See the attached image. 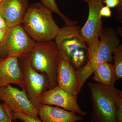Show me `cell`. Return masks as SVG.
<instances>
[{"label":"cell","mask_w":122,"mask_h":122,"mask_svg":"<svg viewBox=\"0 0 122 122\" xmlns=\"http://www.w3.org/2000/svg\"><path fill=\"white\" fill-rule=\"evenodd\" d=\"M2 1V0H0V4L1 2Z\"/></svg>","instance_id":"27"},{"label":"cell","mask_w":122,"mask_h":122,"mask_svg":"<svg viewBox=\"0 0 122 122\" xmlns=\"http://www.w3.org/2000/svg\"><path fill=\"white\" fill-rule=\"evenodd\" d=\"M93 73V80L104 86H114L117 81L113 65L111 63H101L96 67Z\"/></svg>","instance_id":"15"},{"label":"cell","mask_w":122,"mask_h":122,"mask_svg":"<svg viewBox=\"0 0 122 122\" xmlns=\"http://www.w3.org/2000/svg\"><path fill=\"white\" fill-rule=\"evenodd\" d=\"M116 122H122V96L116 103Z\"/></svg>","instance_id":"19"},{"label":"cell","mask_w":122,"mask_h":122,"mask_svg":"<svg viewBox=\"0 0 122 122\" xmlns=\"http://www.w3.org/2000/svg\"><path fill=\"white\" fill-rule=\"evenodd\" d=\"M0 100L7 104L13 113H20L39 119L38 111L29 100L26 92L10 85L0 87Z\"/></svg>","instance_id":"8"},{"label":"cell","mask_w":122,"mask_h":122,"mask_svg":"<svg viewBox=\"0 0 122 122\" xmlns=\"http://www.w3.org/2000/svg\"><path fill=\"white\" fill-rule=\"evenodd\" d=\"M113 65L117 80L122 78V45H119L113 52Z\"/></svg>","instance_id":"17"},{"label":"cell","mask_w":122,"mask_h":122,"mask_svg":"<svg viewBox=\"0 0 122 122\" xmlns=\"http://www.w3.org/2000/svg\"><path fill=\"white\" fill-rule=\"evenodd\" d=\"M61 55L53 41L36 42L29 54L30 66L36 71L45 74L50 89L57 86V71Z\"/></svg>","instance_id":"4"},{"label":"cell","mask_w":122,"mask_h":122,"mask_svg":"<svg viewBox=\"0 0 122 122\" xmlns=\"http://www.w3.org/2000/svg\"><path fill=\"white\" fill-rule=\"evenodd\" d=\"M38 115L43 122H76L83 119L82 116L72 112L42 104L39 107Z\"/></svg>","instance_id":"14"},{"label":"cell","mask_w":122,"mask_h":122,"mask_svg":"<svg viewBox=\"0 0 122 122\" xmlns=\"http://www.w3.org/2000/svg\"><path fill=\"white\" fill-rule=\"evenodd\" d=\"M83 0L85 1L86 2H87V1H89L91 0Z\"/></svg>","instance_id":"26"},{"label":"cell","mask_w":122,"mask_h":122,"mask_svg":"<svg viewBox=\"0 0 122 122\" xmlns=\"http://www.w3.org/2000/svg\"><path fill=\"white\" fill-rule=\"evenodd\" d=\"M35 42L21 25L10 28L0 43V57L18 58L24 56L30 52Z\"/></svg>","instance_id":"6"},{"label":"cell","mask_w":122,"mask_h":122,"mask_svg":"<svg viewBox=\"0 0 122 122\" xmlns=\"http://www.w3.org/2000/svg\"><path fill=\"white\" fill-rule=\"evenodd\" d=\"M8 107L5 103H0V122L5 119L8 113Z\"/></svg>","instance_id":"20"},{"label":"cell","mask_w":122,"mask_h":122,"mask_svg":"<svg viewBox=\"0 0 122 122\" xmlns=\"http://www.w3.org/2000/svg\"><path fill=\"white\" fill-rule=\"evenodd\" d=\"M99 38V44L97 47L87 50L88 60L87 63L75 70L78 81V94L98 66L103 62H113L114 51L120 45L118 33L112 27L105 28H103Z\"/></svg>","instance_id":"1"},{"label":"cell","mask_w":122,"mask_h":122,"mask_svg":"<svg viewBox=\"0 0 122 122\" xmlns=\"http://www.w3.org/2000/svg\"><path fill=\"white\" fill-rule=\"evenodd\" d=\"M41 4L44 5L52 12L58 14L68 26H74L77 25L78 21H74L70 20L66 15L61 12L58 7L56 0H39Z\"/></svg>","instance_id":"16"},{"label":"cell","mask_w":122,"mask_h":122,"mask_svg":"<svg viewBox=\"0 0 122 122\" xmlns=\"http://www.w3.org/2000/svg\"><path fill=\"white\" fill-rule=\"evenodd\" d=\"M5 33H5L2 30L0 29V43L2 42V41L4 39Z\"/></svg>","instance_id":"25"},{"label":"cell","mask_w":122,"mask_h":122,"mask_svg":"<svg viewBox=\"0 0 122 122\" xmlns=\"http://www.w3.org/2000/svg\"><path fill=\"white\" fill-rule=\"evenodd\" d=\"M103 2L110 8H115L119 5V0H103Z\"/></svg>","instance_id":"23"},{"label":"cell","mask_w":122,"mask_h":122,"mask_svg":"<svg viewBox=\"0 0 122 122\" xmlns=\"http://www.w3.org/2000/svg\"><path fill=\"white\" fill-rule=\"evenodd\" d=\"M13 116L14 122L17 119H20L24 122H43L39 119H36L22 113H13Z\"/></svg>","instance_id":"18"},{"label":"cell","mask_w":122,"mask_h":122,"mask_svg":"<svg viewBox=\"0 0 122 122\" xmlns=\"http://www.w3.org/2000/svg\"><path fill=\"white\" fill-rule=\"evenodd\" d=\"M80 29L79 25H66L60 28L54 40L61 56L69 61L76 51L81 49L87 50V45L80 35Z\"/></svg>","instance_id":"9"},{"label":"cell","mask_w":122,"mask_h":122,"mask_svg":"<svg viewBox=\"0 0 122 122\" xmlns=\"http://www.w3.org/2000/svg\"><path fill=\"white\" fill-rule=\"evenodd\" d=\"M30 53L18 58V61L24 76V90L33 106L38 111L41 104L42 96L45 92L50 89V83L45 74L37 72L32 68L30 62Z\"/></svg>","instance_id":"5"},{"label":"cell","mask_w":122,"mask_h":122,"mask_svg":"<svg viewBox=\"0 0 122 122\" xmlns=\"http://www.w3.org/2000/svg\"><path fill=\"white\" fill-rule=\"evenodd\" d=\"M119 5L118 6L117 10L115 14L116 18L120 21H122V0H119Z\"/></svg>","instance_id":"24"},{"label":"cell","mask_w":122,"mask_h":122,"mask_svg":"<svg viewBox=\"0 0 122 122\" xmlns=\"http://www.w3.org/2000/svg\"><path fill=\"white\" fill-rule=\"evenodd\" d=\"M77 98V97L71 96L57 86L44 92L41 99V103L61 107L66 110L85 116L87 113L81 109L78 103Z\"/></svg>","instance_id":"10"},{"label":"cell","mask_w":122,"mask_h":122,"mask_svg":"<svg viewBox=\"0 0 122 122\" xmlns=\"http://www.w3.org/2000/svg\"><path fill=\"white\" fill-rule=\"evenodd\" d=\"M1 59V58H0V59Z\"/></svg>","instance_id":"28"},{"label":"cell","mask_w":122,"mask_h":122,"mask_svg":"<svg viewBox=\"0 0 122 122\" xmlns=\"http://www.w3.org/2000/svg\"><path fill=\"white\" fill-rule=\"evenodd\" d=\"M87 2L89 14L86 22L80 29V34L87 45V49L91 50L98 46L103 30V22L99 12L104 3L103 0H91Z\"/></svg>","instance_id":"7"},{"label":"cell","mask_w":122,"mask_h":122,"mask_svg":"<svg viewBox=\"0 0 122 122\" xmlns=\"http://www.w3.org/2000/svg\"><path fill=\"white\" fill-rule=\"evenodd\" d=\"M99 15L100 17H110L111 16V10L109 7L106 6H103L100 9L99 12Z\"/></svg>","instance_id":"21"},{"label":"cell","mask_w":122,"mask_h":122,"mask_svg":"<svg viewBox=\"0 0 122 122\" xmlns=\"http://www.w3.org/2000/svg\"><path fill=\"white\" fill-rule=\"evenodd\" d=\"M29 7L28 0H2L0 13L11 28L21 25Z\"/></svg>","instance_id":"12"},{"label":"cell","mask_w":122,"mask_h":122,"mask_svg":"<svg viewBox=\"0 0 122 122\" xmlns=\"http://www.w3.org/2000/svg\"><path fill=\"white\" fill-rule=\"evenodd\" d=\"M57 86L71 96L77 97L78 81L75 70L69 61L60 57L57 71Z\"/></svg>","instance_id":"11"},{"label":"cell","mask_w":122,"mask_h":122,"mask_svg":"<svg viewBox=\"0 0 122 122\" xmlns=\"http://www.w3.org/2000/svg\"><path fill=\"white\" fill-rule=\"evenodd\" d=\"M88 87L92 105L91 122H116V103L122 96V91L98 82H89Z\"/></svg>","instance_id":"3"},{"label":"cell","mask_w":122,"mask_h":122,"mask_svg":"<svg viewBox=\"0 0 122 122\" xmlns=\"http://www.w3.org/2000/svg\"><path fill=\"white\" fill-rule=\"evenodd\" d=\"M52 12L41 3L30 5L21 25L36 42L54 40L60 30Z\"/></svg>","instance_id":"2"},{"label":"cell","mask_w":122,"mask_h":122,"mask_svg":"<svg viewBox=\"0 0 122 122\" xmlns=\"http://www.w3.org/2000/svg\"><path fill=\"white\" fill-rule=\"evenodd\" d=\"M9 28L8 24L2 15L0 13V29L6 33Z\"/></svg>","instance_id":"22"},{"label":"cell","mask_w":122,"mask_h":122,"mask_svg":"<svg viewBox=\"0 0 122 122\" xmlns=\"http://www.w3.org/2000/svg\"><path fill=\"white\" fill-rule=\"evenodd\" d=\"M11 84L18 85L22 90L25 87L24 76L16 57L0 59V87Z\"/></svg>","instance_id":"13"}]
</instances>
